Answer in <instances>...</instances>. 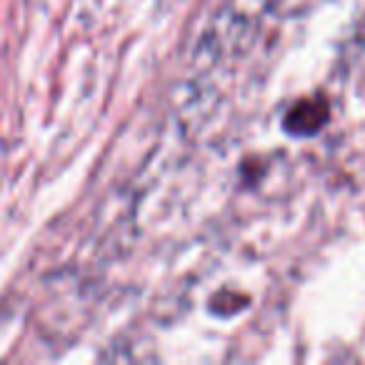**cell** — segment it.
Instances as JSON below:
<instances>
[{
	"instance_id": "6da1fadb",
	"label": "cell",
	"mask_w": 365,
	"mask_h": 365,
	"mask_svg": "<svg viewBox=\"0 0 365 365\" xmlns=\"http://www.w3.org/2000/svg\"><path fill=\"white\" fill-rule=\"evenodd\" d=\"M318 106H308V103H303V106H298L293 113H290L288 118H285V125L290 128L293 133H313L320 128V123H323V115H310V113L315 110Z\"/></svg>"
}]
</instances>
